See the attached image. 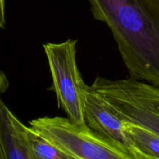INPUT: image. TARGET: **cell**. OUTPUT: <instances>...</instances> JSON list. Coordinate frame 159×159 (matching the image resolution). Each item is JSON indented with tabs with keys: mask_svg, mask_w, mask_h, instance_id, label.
<instances>
[{
	"mask_svg": "<svg viewBox=\"0 0 159 159\" xmlns=\"http://www.w3.org/2000/svg\"><path fill=\"white\" fill-rule=\"evenodd\" d=\"M110 28L130 77L159 87V0H89Z\"/></svg>",
	"mask_w": 159,
	"mask_h": 159,
	"instance_id": "1",
	"label": "cell"
},
{
	"mask_svg": "<svg viewBox=\"0 0 159 159\" xmlns=\"http://www.w3.org/2000/svg\"><path fill=\"white\" fill-rule=\"evenodd\" d=\"M29 126L71 159H134L126 148L68 117L43 116Z\"/></svg>",
	"mask_w": 159,
	"mask_h": 159,
	"instance_id": "2",
	"label": "cell"
},
{
	"mask_svg": "<svg viewBox=\"0 0 159 159\" xmlns=\"http://www.w3.org/2000/svg\"><path fill=\"white\" fill-rule=\"evenodd\" d=\"M99 94L122 120L139 124L159 135V87L133 77L107 79Z\"/></svg>",
	"mask_w": 159,
	"mask_h": 159,
	"instance_id": "3",
	"label": "cell"
},
{
	"mask_svg": "<svg viewBox=\"0 0 159 159\" xmlns=\"http://www.w3.org/2000/svg\"><path fill=\"white\" fill-rule=\"evenodd\" d=\"M77 40L68 39L61 43L43 45L52 77V89L59 108L71 120L86 124L84 112L85 85L76 61Z\"/></svg>",
	"mask_w": 159,
	"mask_h": 159,
	"instance_id": "4",
	"label": "cell"
},
{
	"mask_svg": "<svg viewBox=\"0 0 159 159\" xmlns=\"http://www.w3.org/2000/svg\"><path fill=\"white\" fill-rule=\"evenodd\" d=\"M85 122L101 136L124 146L137 159L134 148L125 133L124 121L112 110L99 95L87 87L84 96Z\"/></svg>",
	"mask_w": 159,
	"mask_h": 159,
	"instance_id": "5",
	"label": "cell"
},
{
	"mask_svg": "<svg viewBox=\"0 0 159 159\" xmlns=\"http://www.w3.org/2000/svg\"><path fill=\"white\" fill-rule=\"evenodd\" d=\"M0 159H34L25 126L0 102Z\"/></svg>",
	"mask_w": 159,
	"mask_h": 159,
	"instance_id": "6",
	"label": "cell"
},
{
	"mask_svg": "<svg viewBox=\"0 0 159 159\" xmlns=\"http://www.w3.org/2000/svg\"><path fill=\"white\" fill-rule=\"evenodd\" d=\"M124 126L137 159H159L158 134L143 126L128 121H124Z\"/></svg>",
	"mask_w": 159,
	"mask_h": 159,
	"instance_id": "7",
	"label": "cell"
},
{
	"mask_svg": "<svg viewBox=\"0 0 159 159\" xmlns=\"http://www.w3.org/2000/svg\"><path fill=\"white\" fill-rule=\"evenodd\" d=\"M26 134L34 159H71L30 126L26 127Z\"/></svg>",
	"mask_w": 159,
	"mask_h": 159,
	"instance_id": "8",
	"label": "cell"
},
{
	"mask_svg": "<svg viewBox=\"0 0 159 159\" xmlns=\"http://www.w3.org/2000/svg\"><path fill=\"white\" fill-rule=\"evenodd\" d=\"M2 22H1V26L2 27H3V24H4V0H2Z\"/></svg>",
	"mask_w": 159,
	"mask_h": 159,
	"instance_id": "9",
	"label": "cell"
}]
</instances>
